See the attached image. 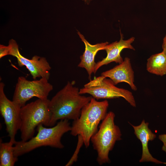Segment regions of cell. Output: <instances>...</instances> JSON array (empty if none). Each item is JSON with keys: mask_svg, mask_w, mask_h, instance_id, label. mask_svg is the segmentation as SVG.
Masks as SVG:
<instances>
[{"mask_svg": "<svg viewBox=\"0 0 166 166\" xmlns=\"http://www.w3.org/2000/svg\"><path fill=\"white\" fill-rule=\"evenodd\" d=\"M74 81H68L49 100L50 127L55 125L59 120H76L79 117L83 107L91 100L92 97L81 95L80 89L74 86Z\"/></svg>", "mask_w": 166, "mask_h": 166, "instance_id": "6da1fadb", "label": "cell"}, {"mask_svg": "<svg viewBox=\"0 0 166 166\" xmlns=\"http://www.w3.org/2000/svg\"><path fill=\"white\" fill-rule=\"evenodd\" d=\"M69 121L61 120L50 128H46L42 124H39L36 128L38 133L35 136L27 141H15L14 146L15 156L18 157L42 146L63 148L64 146L61 141V137L71 130Z\"/></svg>", "mask_w": 166, "mask_h": 166, "instance_id": "7a4b0ae2", "label": "cell"}, {"mask_svg": "<svg viewBox=\"0 0 166 166\" xmlns=\"http://www.w3.org/2000/svg\"><path fill=\"white\" fill-rule=\"evenodd\" d=\"M109 106L106 100L100 101L92 97L82 108L79 117L73 121L70 134L74 136L81 135L86 148L89 145L92 136L97 131L100 121L106 116Z\"/></svg>", "mask_w": 166, "mask_h": 166, "instance_id": "3957f363", "label": "cell"}, {"mask_svg": "<svg viewBox=\"0 0 166 166\" xmlns=\"http://www.w3.org/2000/svg\"><path fill=\"white\" fill-rule=\"evenodd\" d=\"M115 116L112 111L107 113L99 130L90 139L93 149L97 152V161L100 165L110 163L109 153L116 142L122 139L120 128L114 123Z\"/></svg>", "mask_w": 166, "mask_h": 166, "instance_id": "277c9868", "label": "cell"}, {"mask_svg": "<svg viewBox=\"0 0 166 166\" xmlns=\"http://www.w3.org/2000/svg\"><path fill=\"white\" fill-rule=\"evenodd\" d=\"M49 101L48 99L38 98L21 108L19 130L22 141H27L33 137L35 128L39 124L50 126L51 113Z\"/></svg>", "mask_w": 166, "mask_h": 166, "instance_id": "5b68a950", "label": "cell"}, {"mask_svg": "<svg viewBox=\"0 0 166 166\" xmlns=\"http://www.w3.org/2000/svg\"><path fill=\"white\" fill-rule=\"evenodd\" d=\"M113 81L101 75L95 77L79 90L81 94H88L97 100L122 97L132 106H136L132 93L128 90L116 87Z\"/></svg>", "mask_w": 166, "mask_h": 166, "instance_id": "8992f818", "label": "cell"}, {"mask_svg": "<svg viewBox=\"0 0 166 166\" xmlns=\"http://www.w3.org/2000/svg\"><path fill=\"white\" fill-rule=\"evenodd\" d=\"M53 86L45 78L30 81L23 76L19 77L16 84L12 101L21 108L34 97L47 99Z\"/></svg>", "mask_w": 166, "mask_h": 166, "instance_id": "52a82bcc", "label": "cell"}, {"mask_svg": "<svg viewBox=\"0 0 166 166\" xmlns=\"http://www.w3.org/2000/svg\"><path fill=\"white\" fill-rule=\"evenodd\" d=\"M5 85L3 82H0V113L4 120L10 141L14 143L15 136L20 127L21 107L7 98L4 92Z\"/></svg>", "mask_w": 166, "mask_h": 166, "instance_id": "ba28073f", "label": "cell"}, {"mask_svg": "<svg viewBox=\"0 0 166 166\" xmlns=\"http://www.w3.org/2000/svg\"><path fill=\"white\" fill-rule=\"evenodd\" d=\"M8 46L9 55L17 58L19 66H26L34 80L38 77L49 79L51 67L45 58L37 55L34 56L31 59L24 57L20 53L16 42L13 39L9 41Z\"/></svg>", "mask_w": 166, "mask_h": 166, "instance_id": "9c48e42d", "label": "cell"}, {"mask_svg": "<svg viewBox=\"0 0 166 166\" xmlns=\"http://www.w3.org/2000/svg\"><path fill=\"white\" fill-rule=\"evenodd\" d=\"M121 38L119 41H116L106 45L104 48L107 53V56L101 61L96 63L93 73L95 74L97 70L105 65L114 62L120 64L123 60L121 55V51L124 49H128L135 50V49L132 43L134 41L135 38L132 37L126 40L123 39V34L121 32Z\"/></svg>", "mask_w": 166, "mask_h": 166, "instance_id": "30bf717a", "label": "cell"}, {"mask_svg": "<svg viewBox=\"0 0 166 166\" xmlns=\"http://www.w3.org/2000/svg\"><path fill=\"white\" fill-rule=\"evenodd\" d=\"M101 75L109 78L115 85L125 82L128 84L133 91L137 89L134 84V72L130 59L128 57H125L122 63L102 72Z\"/></svg>", "mask_w": 166, "mask_h": 166, "instance_id": "8fae6325", "label": "cell"}, {"mask_svg": "<svg viewBox=\"0 0 166 166\" xmlns=\"http://www.w3.org/2000/svg\"><path fill=\"white\" fill-rule=\"evenodd\" d=\"M129 123L133 128L135 134L137 138L140 141L142 144V154L139 162H150L156 164H166V162H162L154 158L149 152L148 147V142L153 140L156 138V135L149 128V123L146 122L144 120H142L140 125L137 126H135Z\"/></svg>", "mask_w": 166, "mask_h": 166, "instance_id": "7c38bea8", "label": "cell"}, {"mask_svg": "<svg viewBox=\"0 0 166 166\" xmlns=\"http://www.w3.org/2000/svg\"><path fill=\"white\" fill-rule=\"evenodd\" d=\"M77 34L85 45V50L83 54L80 57L81 61L78 65L80 68H84L91 80L92 74L94 73L96 63L95 58L97 52L100 50H104L105 46L109 44L107 42L95 45H91L85 38L83 35L78 31Z\"/></svg>", "mask_w": 166, "mask_h": 166, "instance_id": "4fadbf2b", "label": "cell"}, {"mask_svg": "<svg viewBox=\"0 0 166 166\" xmlns=\"http://www.w3.org/2000/svg\"><path fill=\"white\" fill-rule=\"evenodd\" d=\"M146 69L149 73L161 76L166 74V56L162 52L152 55L148 59Z\"/></svg>", "mask_w": 166, "mask_h": 166, "instance_id": "5bb4252c", "label": "cell"}, {"mask_svg": "<svg viewBox=\"0 0 166 166\" xmlns=\"http://www.w3.org/2000/svg\"><path fill=\"white\" fill-rule=\"evenodd\" d=\"M14 143L10 140L8 142H0V166H14L18 160V157L14 154Z\"/></svg>", "mask_w": 166, "mask_h": 166, "instance_id": "9a60e30c", "label": "cell"}, {"mask_svg": "<svg viewBox=\"0 0 166 166\" xmlns=\"http://www.w3.org/2000/svg\"><path fill=\"white\" fill-rule=\"evenodd\" d=\"M78 142L75 151L69 161L65 165L66 166L72 165L77 160L78 154L80 149L84 144V141L82 137L80 135H78Z\"/></svg>", "mask_w": 166, "mask_h": 166, "instance_id": "2e32d148", "label": "cell"}, {"mask_svg": "<svg viewBox=\"0 0 166 166\" xmlns=\"http://www.w3.org/2000/svg\"><path fill=\"white\" fill-rule=\"evenodd\" d=\"M9 48L8 46L0 45V58L9 55Z\"/></svg>", "mask_w": 166, "mask_h": 166, "instance_id": "e0dca14e", "label": "cell"}, {"mask_svg": "<svg viewBox=\"0 0 166 166\" xmlns=\"http://www.w3.org/2000/svg\"><path fill=\"white\" fill-rule=\"evenodd\" d=\"M158 138L163 144L162 148V150L166 153V134L159 135Z\"/></svg>", "mask_w": 166, "mask_h": 166, "instance_id": "ac0fdd59", "label": "cell"}, {"mask_svg": "<svg viewBox=\"0 0 166 166\" xmlns=\"http://www.w3.org/2000/svg\"><path fill=\"white\" fill-rule=\"evenodd\" d=\"M162 48L163 49L162 52L166 56V34L163 39Z\"/></svg>", "mask_w": 166, "mask_h": 166, "instance_id": "d6986e66", "label": "cell"}, {"mask_svg": "<svg viewBox=\"0 0 166 166\" xmlns=\"http://www.w3.org/2000/svg\"><path fill=\"white\" fill-rule=\"evenodd\" d=\"M83 0L84 1H85V2H86V1H88V0Z\"/></svg>", "mask_w": 166, "mask_h": 166, "instance_id": "ffe728a7", "label": "cell"}]
</instances>
